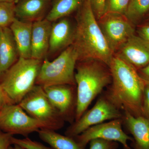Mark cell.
Returning a JSON list of instances; mask_svg holds the SVG:
<instances>
[{"instance_id": "1", "label": "cell", "mask_w": 149, "mask_h": 149, "mask_svg": "<svg viewBox=\"0 0 149 149\" xmlns=\"http://www.w3.org/2000/svg\"><path fill=\"white\" fill-rule=\"evenodd\" d=\"M112 81L104 95L123 112L144 116L143 100L146 82L138 71L114 55L109 65Z\"/></svg>"}, {"instance_id": "2", "label": "cell", "mask_w": 149, "mask_h": 149, "mask_svg": "<svg viewBox=\"0 0 149 149\" xmlns=\"http://www.w3.org/2000/svg\"><path fill=\"white\" fill-rule=\"evenodd\" d=\"M72 45L78 54V61L95 59L109 66L114 55L99 26L90 0H84L80 7Z\"/></svg>"}, {"instance_id": "3", "label": "cell", "mask_w": 149, "mask_h": 149, "mask_svg": "<svg viewBox=\"0 0 149 149\" xmlns=\"http://www.w3.org/2000/svg\"><path fill=\"white\" fill-rule=\"evenodd\" d=\"M76 64L74 74L77 86L75 120H78L104 89L111 83L109 67L99 61L87 60Z\"/></svg>"}, {"instance_id": "4", "label": "cell", "mask_w": 149, "mask_h": 149, "mask_svg": "<svg viewBox=\"0 0 149 149\" xmlns=\"http://www.w3.org/2000/svg\"><path fill=\"white\" fill-rule=\"evenodd\" d=\"M42 60L19 57L0 80V86L13 104H19L36 85Z\"/></svg>"}, {"instance_id": "5", "label": "cell", "mask_w": 149, "mask_h": 149, "mask_svg": "<svg viewBox=\"0 0 149 149\" xmlns=\"http://www.w3.org/2000/svg\"><path fill=\"white\" fill-rule=\"evenodd\" d=\"M78 61L77 51L71 45L52 61H42L36 85L42 87L57 85L76 86L74 70Z\"/></svg>"}, {"instance_id": "6", "label": "cell", "mask_w": 149, "mask_h": 149, "mask_svg": "<svg viewBox=\"0 0 149 149\" xmlns=\"http://www.w3.org/2000/svg\"><path fill=\"white\" fill-rule=\"evenodd\" d=\"M18 104L46 129L56 130L64 125L65 121L51 104L42 86L35 85Z\"/></svg>"}, {"instance_id": "7", "label": "cell", "mask_w": 149, "mask_h": 149, "mask_svg": "<svg viewBox=\"0 0 149 149\" xmlns=\"http://www.w3.org/2000/svg\"><path fill=\"white\" fill-rule=\"evenodd\" d=\"M123 112L115 106L104 95L97 100L94 106L68 128L65 135L76 137L88 128L105 121L122 118Z\"/></svg>"}, {"instance_id": "8", "label": "cell", "mask_w": 149, "mask_h": 149, "mask_svg": "<svg viewBox=\"0 0 149 149\" xmlns=\"http://www.w3.org/2000/svg\"><path fill=\"white\" fill-rule=\"evenodd\" d=\"M45 125L30 116L18 104H10L0 111V130L13 136L20 135L25 138Z\"/></svg>"}, {"instance_id": "9", "label": "cell", "mask_w": 149, "mask_h": 149, "mask_svg": "<svg viewBox=\"0 0 149 149\" xmlns=\"http://www.w3.org/2000/svg\"><path fill=\"white\" fill-rule=\"evenodd\" d=\"M97 22L108 45L114 54L135 34L133 24L124 15L107 13Z\"/></svg>"}, {"instance_id": "10", "label": "cell", "mask_w": 149, "mask_h": 149, "mask_svg": "<svg viewBox=\"0 0 149 149\" xmlns=\"http://www.w3.org/2000/svg\"><path fill=\"white\" fill-rule=\"evenodd\" d=\"M122 118L112 120L91 126L82 133L74 137L77 143L86 148L92 140L101 139L120 143L124 149H131L128 141H133L132 137L128 136L122 128Z\"/></svg>"}, {"instance_id": "11", "label": "cell", "mask_w": 149, "mask_h": 149, "mask_svg": "<svg viewBox=\"0 0 149 149\" xmlns=\"http://www.w3.org/2000/svg\"><path fill=\"white\" fill-rule=\"evenodd\" d=\"M74 85H57L43 87L51 104L64 120L72 124L75 120L77 89Z\"/></svg>"}, {"instance_id": "12", "label": "cell", "mask_w": 149, "mask_h": 149, "mask_svg": "<svg viewBox=\"0 0 149 149\" xmlns=\"http://www.w3.org/2000/svg\"><path fill=\"white\" fill-rule=\"evenodd\" d=\"M114 55L138 71L149 63V43L134 34Z\"/></svg>"}, {"instance_id": "13", "label": "cell", "mask_w": 149, "mask_h": 149, "mask_svg": "<svg viewBox=\"0 0 149 149\" xmlns=\"http://www.w3.org/2000/svg\"><path fill=\"white\" fill-rule=\"evenodd\" d=\"M123 125L133 136L131 149H149V120L143 116L135 117L123 112Z\"/></svg>"}, {"instance_id": "14", "label": "cell", "mask_w": 149, "mask_h": 149, "mask_svg": "<svg viewBox=\"0 0 149 149\" xmlns=\"http://www.w3.org/2000/svg\"><path fill=\"white\" fill-rule=\"evenodd\" d=\"M52 24L46 19L32 24L31 58L42 60L49 52Z\"/></svg>"}, {"instance_id": "15", "label": "cell", "mask_w": 149, "mask_h": 149, "mask_svg": "<svg viewBox=\"0 0 149 149\" xmlns=\"http://www.w3.org/2000/svg\"><path fill=\"white\" fill-rule=\"evenodd\" d=\"M74 28L69 19L62 18L52 24L49 52L55 53L72 45Z\"/></svg>"}, {"instance_id": "16", "label": "cell", "mask_w": 149, "mask_h": 149, "mask_svg": "<svg viewBox=\"0 0 149 149\" xmlns=\"http://www.w3.org/2000/svg\"><path fill=\"white\" fill-rule=\"evenodd\" d=\"M32 24L33 22L22 21L16 18L9 27L16 43L19 57L31 58Z\"/></svg>"}, {"instance_id": "17", "label": "cell", "mask_w": 149, "mask_h": 149, "mask_svg": "<svg viewBox=\"0 0 149 149\" xmlns=\"http://www.w3.org/2000/svg\"><path fill=\"white\" fill-rule=\"evenodd\" d=\"M18 50L9 27L3 28L0 42V80L18 60Z\"/></svg>"}, {"instance_id": "18", "label": "cell", "mask_w": 149, "mask_h": 149, "mask_svg": "<svg viewBox=\"0 0 149 149\" xmlns=\"http://www.w3.org/2000/svg\"><path fill=\"white\" fill-rule=\"evenodd\" d=\"M47 3V0H19L15 4V17L32 22L41 20Z\"/></svg>"}, {"instance_id": "19", "label": "cell", "mask_w": 149, "mask_h": 149, "mask_svg": "<svg viewBox=\"0 0 149 149\" xmlns=\"http://www.w3.org/2000/svg\"><path fill=\"white\" fill-rule=\"evenodd\" d=\"M39 138L55 149H85L73 137L63 136L51 129H40L37 132Z\"/></svg>"}, {"instance_id": "20", "label": "cell", "mask_w": 149, "mask_h": 149, "mask_svg": "<svg viewBox=\"0 0 149 149\" xmlns=\"http://www.w3.org/2000/svg\"><path fill=\"white\" fill-rule=\"evenodd\" d=\"M84 0H57L54 4L46 19L52 22L64 18L80 8Z\"/></svg>"}, {"instance_id": "21", "label": "cell", "mask_w": 149, "mask_h": 149, "mask_svg": "<svg viewBox=\"0 0 149 149\" xmlns=\"http://www.w3.org/2000/svg\"><path fill=\"white\" fill-rule=\"evenodd\" d=\"M149 12V0H130L125 16L136 24Z\"/></svg>"}, {"instance_id": "22", "label": "cell", "mask_w": 149, "mask_h": 149, "mask_svg": "<svg viewBox=\"0 0 149 149\" xmlns=\"http://www.w3.org/2000/svg\"><path fill=\"white\" fill-rule=\"evenodd\" d=\"M15 2L0 3V27H9L16 17Z\"/></svg>"}, {"instance_id": "23", "label": "cell", "mask_w": 149, "mask_h": 149, "mask_svg": "<svg viewBox=\"0 0 149 149\" xmlns=\"http://www.w3.org/2000/svg\"><path fill=\"white\" fill-rule=\"evenodd\" d=\"M130 0H107L106 13H112L125 15Z\"/></svg>"}, {"instance_id": "24", "label": "cell", "mask_w": 149, "mask_h": 149, "mask_svg": "<svg viewBox=\"0 0 149 149\" xmlns=\"http://www.w3.org/2000/svg\"><path fill=\"white\" fill-rule=\"evenodd\" d=\"M13 144L20 146L24 149H52L37 141H32L28 137L23 139L12 138Z\"/></svg>"}, {"instance_id": "25", "label": "cell", "mask_w": 149, "mask_h": 149, "mask_svg": "<svg viewBox=\"0 0 149 149\" xmlns=\"http://www.w3.org/2000/svg\"><path fill=\"white\" fill-rule=\"evenodd\" d=\"M89 149H117L118 143L101 139H96L90 142Z\"/></svg>"}, {"instance_id": "26", "label": "cell", "mask_w": 149, "mask_h": 149, "mask_svg": "<svg viewBox=\"0 0 149 149\" xmlns=\"http://www.w3.org/2000/svg\"><path fill=\"white\" fill-rule=\"evenodd\" d=\"M91 7L97 20L106 13L107 0H90Z\"/></svg>"}, {"instance_id": "27", "label": "cell", "mask_w": 149, "mask_h": 149, "mask_svg": "<svg viewBox=\"0 0 149 149\" xmlns=\"http://www.w3.org/2000/svg\"><path fill=\"white\" fill-rule=\"evenodd\" d=\"M13 137L12 135L0 130V149H8L13 145Z\"/></svg>"}, {"instance_id": "28", "label": "cell", "mask_w": 149, "mask_h": 149, "mask_svg": "<svg viewBox=\"0 0 149 149\" xmlns=\"http://www.w3.org/2000/svg\"><path fill=\"white\" fill-rule=\"evenodd\" d=\"M143 112L144 117L149 120V83H146L144 89Z\"/></svg>"}, {"instance_id": "29", "label": "cell", "mask_w": 149, "mask_h": 149, "mask_svg": "<svg viewBox=\"0 0 149 149\" xmlns=\"http://www.w3.org/2000/svg\"><path fill=\"white\" fill-rule=\"evenodd\" d=\"M137 32L139 36L149 43V22L139 26Z\"/></svg>"}, {"instance_id": "30", "label": "cell", "mask_w": 149, "mask_h": 149, "mask_svg": "<svg viewBox=\"0 0 149 149\" xmlns=\"http://www.w3.org/2000/svg\"><path fill=\"white\" fill-rule=\"evenodd\" d=\"M13 104L6 95L4 91L0 86V111L6 106Z\"/></svg>"}, {"instance_id": "31", "label": "cell", "mask_w": 149, "mask_h": 149, "mask_svg": "<svg viewBox=\"0 0 149 149\" xmlns=\"http://www.w3.org/2000/svg\"><path fill=\"white\" fill-rule=\"evenodd\" d=\"M137 71L140 77L146 83H149V63L143 68Z\"/></svg>"}, {"instance_id": "32", "label": "cell", "mask_w": 149, "mask_h": 149, "mask_svg": "<svg viewBox=\"0 0 149 149\" xmlns=\"http://www.w3.org/2000/svg\"><path fill=\"white\" fill-rule=\"evenodd\" d=\"M16 0H0V3L6 2H15Z\"/></svg>"}, {"instance_id": "33", "label": "cell", "mask_w": 149, "mask_h": 149, "mask_svg": "<svg viewBox=\"0 0 149 149\" xmlns=\"http://www.w3.org/2000/svg\"><path fill=\"white\" fill-rule=\"evenodd\" d=\"M14 149H24L23 148L17 145H13Z\"/></svg>"}, {"instance_id": "34", "label": "cell", "mask_w": 149, "mask_h": 149, "mask_svg": "<svg viewBox=\"0 0 149 149\" xmlns=\"http://www.w3.org/2000/svg\"><path fill=\"white\" fill-rule=\"evenodd\" d=\"M3 28L0 27V42H1V39L2 35Z\"/></svg>"}, {"instance_id": "35", "label": "cell", "mask_w": 149, "mask_h": 149, "mask_svg": "<svg viewBox=\"0 0 149 149\" xmlns=\"http://www.w3.org/2000/svg\"><path fill=\"white\" fill-rule=\"evenodd\" d=\"M8 149H14V147L11 146Z\"/></svg>"}, {"instance_id": "36", "label": "cell", "mask_w": 149, "mask_h": 149, "mask_svg": "<svg viewBox=\"0 0 149 149\" xmlns=\"http://www.w3.org/2000/svg\"><path fill=\"white\" fill-rule=\"evenodd\" d=\"M148 17H149V14H148Z\"/></svg>"}]
</instances>
